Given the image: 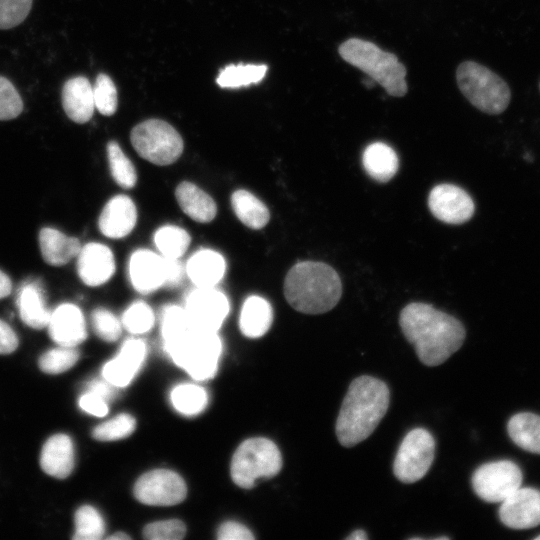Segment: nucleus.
Here are the masks:
<instances>
[{
  "label": "nucleus",
  "mask_w": 540,
  "mask_h": 540,
  "mask_svg": "<svg viewBox=\"0 0 540 540\" xmlns=\"http://www.w3.org/2000/svg\"><path fill=\"white\" fill-rule=\"evenodd\" d=\"M399 323L418 358L427 366L445 362L459 350L465 339V329L458 319L426 303L406 305L400 313Z\"/></svg>",
  "instance_id": "1"
},
{
  "label": "nucleus",
  "mask_w": 540,
  "mask_h": 540,
  "mask_svg": "<svg viewBox=\"0 0 540 540\" xmlns=\"http://www.w3.org/2000/svg\"><path fill=\"white\" fill-rule=\"evenodd\" d=\"M390 392L387 385L371 376L354 379L348 388L336 421V436L344 447L368 438L385 416Z\"/></svg>",
  "instance_id": "2"
},
{
  "label": "nucleus",
  "mask_w": 540,
  "mask_h": 540,
  "mask_svg": "<svg viewBox=\"0 0 540 540\" xmlns=\"http://www.w3.org/2000/svg\"><path fill=\"white\" fill-rule=\"evenodd\" d=\"M283 291L287 302L296 311L321 314L338 303L342 284L331 266L323 262L301 261L288 271Z\"/></svg>",
  "instance_id": "3"
},
{
  "label": "nucleus",
  "mask_w": 540,
  "mask_h": 540,
  "mask_svg": "<svg viewBox=\"0 0 540 540\" xmlns=\"http://www.w3.org/2000/svg\"><path fill=\"white\" fill-rule=\"evenodd\" d=\"M338 53L345 62L380 84L388 95L403 97L407 93V70L395 54L359 38L344 41L338 47Z\"/></svg>",
  "instance_id": "4"
},
{
  "label": "nucleus",
  "mask_w": 540,
  "mask_h": 540,
  "mask_svg": "<svg viewBox=\"0 0 540 540\" xmlns=\"http://www.w3.org/2000/svg\"><path fill=\"white\" fill-rule=\"evenodd\" d=\"M164 350L173 362L196 380L212 378L218 367L222 343L217 332L191 327Z\"/></svg>",
  "instance_id": "5"
},
{
  "label": "nucleus",
  "mask_w": 540,
  "mask_h": 540,
  "mask_svg": "<svg viewBox=\"0 0 540 540\" xmlns=\"http://www.w3.org/2000/svg\"><path fill=\"white\" fill-rule=\"evenodd\" d=\"M456 81L467 100L484 113L501 114L510 103L511 91L507 83L477 62H462L456 70Z\"/></svg>",
  "instance_id": "6"
},
{
  "label": "nucleus",
  "mask_w": 540,
  "mask_h": 540,
  "mask_svg": "<svg viewBox=\"0 0 540 540\" xmlns=\"http://www.w3.org/2000/svg\"><path fill=\"white\" fill-rule=\"evenodd\" d=\"M281 467V453L274 442L262 437L250 438L233 455L231 477L239 487L249 489L258 480L278 474Z\"/></svg>",
  "instance_id": "7"
},
{
  "label": "nucleus",
  "mask_w": 540,
  "mask_h": 540,
  "mask_svg": "<svg viewBox=\"0 0 540 540\" xmlns=\"http://www.w3.org/2000/svg\"><path fill=\"white\" fill-rule=\"evenodd\" d=\"M130 140L142 158L160 166L174 163L184 148L177 130L160 119H148L136 125L131 130Z\"/></svg>",
  "instance_id": "8"
},
{
  "label": "nucleus",
  "mask_w": 540,
  "mask_h": 540,
  "mask_svg": "<svg viewBox=\"0 0 540 540\" xmlns=\"http://www.w3.org/2000/svg\"><path fill=\"white\" fill-rule=\"evenodd\" d=\"M435 451L433 436L426 429L411 430L403 439L397 451L393 471L403 483H414L428 472Z\"/></svg>",
  "instance_id": "9"
},
{
  "label": "nucleus",
  "mask_w": 540,
  "mask_h": 540,
  "mask_svg": "<svg viewBox=\"0 0 540 540\" xmlns=\"http://www.w3.org/2000/svg\"><path fill=\"white\" fill-rule=\"evenodd\" d=\"M521 483L522 471L510 460L483 464L472 476V487L475 493L489 503L502 502L520 488Z\"/></svg>",
  "instance_id": "10"
},
{
  "label": "nucleus",
  "mask_w": 540,
  "mask_h": 540,
  "mask_svg": "<svg viewBox=\"0 0 540 540\" xmlns=\"http://www.w3.org/2000/svg\"><path fill=\"white\" fill-rule=\"evenodd\" d=\"M185 312L197 329L217 332L229 313V302L215 287H197L185 298Z\"/></svg>",
  "instance_id": "11"
},
{
  "label": "nucleus",
  "mask_w": 540,
  "mask_h": 540,
  "mask_svg": "<svg viewBox=\"0 0 540 540\" xmlns=\"http://www.w3.org/2000/svg\"><path fill=\"white\" fill-rule=\"evenodd\" d=\"M135 498L146 505L171 506L182 502L187 493L184 480L166 469L143 474L134 485Z\"/></svg>",
  "instance_id": "12"
},
{
  "label": "nucleus",
  "mask_w": 540,
  "mask_h": 540,
  "mask_svg": "<svg viewBox=\"0 0 540 540\" xmlns=\"http://www.w3.org/2000/svg\"><path fill=\"white\" fill-rule=\"evenodd\" d=\"M428 206L434 217L448 224L467 222L475 210L470 195L453 184H439L432 188Z\"/></svg>",
  "instance_id": "13"
},
{
  "label": "nucleus",
  "mask_w": 540,
  "mask_h": 540,
  "mask_svg": "<svg viewBox=\"0 0 540 540\" xmlns=\"http://www.w3.org/2000/svg\"><path fill=\"white\" fill-rule=\"evenodd\" d=\"M501 522L512 529H528L540 524V491L518 488L501 502Z\"/></svg>",
  "instance_id": "14"
},
{
  "label": "nucleus",
  "mask_w": 540,
  "mask_h": 540,
  "mask_svg": "<svg viewBox=\"0 0 540 540\" xmlns=\"http://www.w3.org/2000/svg\"><path fill=\"white\" fill-rule=\"evenodd\" d=\"M167 258L148 249L133 252L129 260V277L135 290L142 294L167 284Z\"/></svg>",
  "instance_id": "15"
},
{
  "label": "nucleus",
  "mask_w": 540,
  "mask_h": 540,
  "mask_svg": "<svg viewBox=\"0 0 540 540\" xmlns=\"http://www.w3.org/2000/svg\"><path fill=\"white\" fill-rule=\"evenodd\" d=\"M50 338L63 347H76L87 337L86 323L81 309L72 303L57 306L48 322Z\"/></svg>",
  "instance_id": "16"
},
{
  "label": "nucleus",
  "mask_w": 540,
  "mask_h": 540,
  "mask_svg": "<svg viewBox=\"0 0 540 540\" xmlns=\"http://www.w3.org/2000/svg\"><path fill=\"white\" fill-rule=\"evenodd\" d=\"M146 357V344L142 339L129 338L115 358L102 369V376L117 388L127 386L139 371Z\"/></svg>",
  "instance_id": "17"
},
{
  "label": "nucleus",
  "mask_w": 540,
  "mask_h": 540,
  "mask_svg": "<svg viewBox=\"0 0 540 540\" xmlns=\"http://www.w3.org/2000/svg\"><path fill=\"white\" fill-rule=\"evenodd\" d=\"M115 260L112 251L100 243H88L77 255V272L88 286H100L114 274Z\"/></svg>",
  "instance_id": "18"
},
{
  "label": "nucleus",
  "mask_w": 540,
  "mask_h": 540,
  "mask_svg": "<svg viewBox=\"0 0 540 540\" xmlns=\"http://www.w3.org/2000/svg\"><path fill=\"white\" fill-rule=\"evenodd\" d=\"M137 222V210L134 202L126 195H116L111 198L98 219L101 233L112 239L127 236Z\"/></svg>",
  "instance_id": "19"
},
{
  "label": "nucleus",
  "mask_w": 540,
  "mask_h": 540,
  "mask_svg": "<svg viewBox=\"0 0 540 540\" xmlns=\"http://www.w3.org/2000/svg\"><path fill=\"white\" fill-rule=\"evenodd\" d=\"M74 444L66 434H55L49 437L40 453L41 469L49 476L57 479L67 478L74 468Z\"/></svg>",
  "instance_id": "20"
},
{
  "label": "nucleus",
  "mask_w": 540,
  "mask_h": 540,
  "mask_svg": "<svg viewBox=\"0 0 540 540\" xmlns=\"http://www.w3.org/2000/svg\"><path fill=\"white\" fill-rule=\"evenodd\" d=\"M62 106L67 116L74 122H88L94 112L93 85L83 76L67 80L62 88Z\"/></svg>",
  "instance_id": "21"
},
{
  "label": "nucleus",
  "mask_w": 540,
  "mask_h": 540,
  "mask_svg": "<svg viewBox=\"0 0 540 540\" xmlns=\"http://www.w3.org/2000/svg\"><path fill=\"white\" fill-rule=\"evenodd\" d=\"M20 318L33 329L47 327L51 312L47 308L45 291L39 280L24 282L17 295Z\"/></svg>",
  "instance_id": "22"
},
{
  "label": "nucleus",
  "mask_w": 540,
  "mask_h": 540,
  "mask_svg": "<svg viewBox=\"0 0 540 540\" xmlns=\"http://www.w3.org/2000/svg\"><path fill=\"white\" fill-rule=\"evenodd\" d=\"M186 274L197 287H215L226 270L224 257L211 249L196 251L185 265Z\"/></svg>",
  "instance_id": "23"
},
{
  "label": "nucleus",
  "mask_w": 540,
  "mask_h": 540,
  "mask_svg": "<svg viewBox=\"0 0 540 540\" xmlns=\"http://www.w3.org/2000/svg\"><path fill=\"white\" fill-rule=\"evenodd\" d=\"M39 246L44 261L51 266H63L77 257L81 245L76 237H70L52 227H44L39 233Z\"/></svg>",
  "instance_id": "24"
},
{
  "label": "nucleus",
  "mask_w": 540,
  "mask_h": 540,
  "mask_svg": "<svg viewBox=\"0 0 540 540\" xmlns=\"http://www.w3.org/2000/svg\"><path fill=\"white\" fill-rule=\"evenodd\" d=\"M175 197L182 211L196 222L208 223L216 216L217 206L212 197L189 181L178 184Z\"/></svg>",
  "instance_id": "25"
},
{
  "label": "nucleus",
  "mask_w": 540,
  "mask_h": 540,
  "mask_svg": "<svg viewBox=\"0 0 540 540\" xmlns=\"http://www.w3.org/2000/svg\"><path fill=\"white\" fill-rule=\"evenodd\" d=\"M272 321V306L265 298L257 295L246 298L239 317V328L243 335L259 338L266 334Z\"/></svg>",
  "instance_id": "26"
},
{
  "label": "nucleus",
  "mask_w": 540,
  "mask_h": 540,
  "mask_svg": "<svg viewBox=\"0 0 540 540\" xmlns=\"http://www.w3.org/2000/svg\"><path fill=\"white\" fill-rule=\"evenodd\" d=\"M366 173L374 180L387 182L394 177L399 167L396 152L383 142L368 145L362 155Z\"/></svg>",
  "instance_id": "27"
},
{
  "label": "nucleus",
  "mask_w": 540,
  "mask_h": 540,
  "mask_svg": "<svg viewBox=\"0 0 540 540\" xmlns=\"http://www.w3.org/2000/svg\"><path fill=\"white\" fill-rule=\"evenodd\" d=\"M507 430L512 441L525 451L540 454V416L522 412L512 416Z\"/></svg>",
  "instance_id": "28"
},
{
  "label": "nucleus",
  "mask_w": 540,
  "mask_h": 540,
  "mask_svg": "<svg viewBox=\"0 0 540 540\" xmlns=\"http://www.w3.org/2000/svg\"><path fill=\"white\" fill-rule=\"evenodd\" d=\"M231 206L237 218L251 229L263 228L270 219L266 205L247 190L233 192Z\"/></svg>",
  "instance_id": "29"
},
{
  "label": "nucleus",
  "mask_w": 540,
  "mask_h": 540,
  "mask_svg": "<svg viewBox=\"0 0 540 540\" xmlns=\"http://www.w3.org/2000/svg\"><path fill=\"white\" fill-rule=\"evenodd\" d=\"M266 72L263 64H230L220 70L216 82L222 88H239L260 82Z\"/></svg>",
  "instance_id": "30"
},
{
  "label": "nucleus",
  "mask_w": 540,
  "mask_h": 540,
  "mask_svg": "<svg viewBox=\"0 0 540 540\" xmlns=\"http://www.w3.org/2000/svg\"><path fill=\"white\" fill-rule=\"evenodd\" d=\"M170 399L174 408L181 414L193 416L201 413L208 402L207 392L198 385L180 384L171 391Z\"/></svg>",
  "instance_id": "31"
},
{
  "label": "nucleus",
  "mask_w": 540,
  "mask_h": 540,
  "mask_svg": "<svg viewBox=\"0 0 540 540\" xmlns=\"http://www.w3.org/2000/svg\"><path fill=\"white\" fill-rule=\"evenodd\" d=\"M153 239L162 256L174 259L184 255L191 241L186 230L174 225L160 227Z\"/></svg>",
  "instance_id": "32"
},
{
  "label": "nucleus",
  "mask_w": 540,
  "mask_h": 540,
  "mask_svg": "<svg viewBox=\"0 0 540 540\" xmlns=\"http://www.w3.org/2000/svg\"><path fill=\"white\" fill-rule=\"evenodd\" d=\"M107 158L114 181L125 189L133 188L137 182V174L133 163L124 154L116 141L107 144Z\"/></svg>",
  "instance_id": "33"
},
{
  "label": "nucleus",
  "mask_w": 540,
  "mask_h": 540,
  "mask_svg": "<svg viewBox=\"0 0 540 540\" xmlns=\"http://www.w3.org/2000/svg\"><path fill=\"white\" fill-rule=\"evenodd\" d=\"M74 540H99L105 533V524L101 514L90 505L79 507L74 515Z\"/></svg>",
  "instance_id": "34"
},
{
  "label": "nucleus",
  "mask_w": 540,
  "mask_h": 540,
  "mask_svg": "<svg viewBox=\"0 0 540 540\" xmlns=\"http://www.w3.org/2000/svg\"><path fill=\"white\" fill-rule=\"evenodd\" d=\"M160 323L163 345L175 341L192 327L184 307L173 304L162 308Z\"/></svg>",
  "instance_id": "35"
},
{
  "label": "nucleus",
  "mask_w": 540,
  "mask_h": 540,
  "mask_svg": "<svg viewBox=\"0 0 540 540\" xmlns=\"http://www.w3.org/2000/svg\"><path fill=\"white\" fill-rule=\"evenodd\" d=\"M79 356L75 347L58 346L43 353L39 357L38 366L46 374H60L72 368Z\"/></svg>",
  "instance_id": "36"
},
{
  "label": "nucleus",
  "mask_w": 540,
  "mask_h": 540,
  "mask_svg": "<svg viewBox=\"0 0 540 540\" xmlns=\"http://www.w3.org/2000/svg\"><path fill=\"white\" fill-rule=\"evenodd\" d=\"M154 321L152 308L143 301H136L123 313L121 324L132 334H143L153 327Z\"/></svg>",
  "instance_id": "37"
},
{
  "label": "nucleus",
  "mask_w": 540,
  "mask_h": 540,
  "mask_svg": "<svg viewBox=\"0 0 540 540\" xmlns=\"http://www.w3.org/2000/svg\"><path fill=\"white\" fill-rule=\"evenodd\" d=\"M135 419L126 413L101 423L92 431V437L98 441H114L128 437L135 430Z\"/></svg>",
  "instance_id": "38"
},
{
  "label": "nucleus",
  "mask_w": 540,
  "mask_h": 540,
  "mask_svg": "<svg viewBox=\"0 0 540 540\" xmlns=\"http://www.w3.org/2000/svg\"><path fill=\"white\" fill-rule=\"evenodd\" d=\"M95 108L105 116L115 113L118 105L117 89L112 79L100 73L93 85Z\"/></svg>",
  "instance_id": "39"
},
{
  "label": "nucleus",
  "mask_w": 540,
  "mask_h": 540,
  "mask_svg": "<svg viewBox=\"0 0 540 540\" xmlns=\"http://www.w3.org/2000/svg\"><path fill=\"white\" fill-rule=\"evenodd\" d=\"M92 327L96 335L104 341H116L122 331L119 319L109 310L95 309L91 314Z\"/></svg>",
  "instance_id": "40"
},
{
  "label": "nucleus",
  "mask_w": 540,
  "mask_h": 540,
  "mask_svg": "<svg viewBox=\"0 0 540 540\" xmlns=\"http://www.w3.org/2000/svg\"><path fill=\"white\" fill-rule=\"evenodd\" d=\"M23 111V101L13 86L5 77L0 76V120H11Z\"/></svg>",
  "instance_id": "41"
},
{
  "label": "nucleus",
  "mask_w": 540,
  "mask_h": 540,
  "mask_svg": "<svg viewBox=\"0 0 540 540\" xmlns=\"http://www.w3.org/2000/svg\"><path fill=\"white\" fill-rule=\"evenodd\" d=\"M33 0H0V29H11L28 16Z\"/></svg>",
  "instance_id": "42"
},
{
  "label": "nucleus",
  "mask_w": 540,
  "mask_h": 540,
  "mask_svg": "<svg viewBox=\"0 0 540 540\" xmlns=\"http://www.w3.org/2000/svg\"><path fill=\"white\" fill-rule=\"evenodd\" d=\"M185 525L177 519L156 521L148 524L143 535L149 540H179L184 537Z\"/></svg>",
  "instance_id": "43"
},
{
  "label": "nucleus",
  "mask_w": 540,
  "mask_h": 540,
  "mask_svg": "<svg viewBox=\"0 0 540 540\" xmlns=\"http://www.w3.org/2000/svg\"><path fill=\"white\" fill-rule=\"evenodd\" d=\"M79 407L97 417H103L108 413L107 401L100 395L90 391H86L81 395Z\"/></svg>",
  "instance_id": "44"
},
{
  "label": "nucleus",
  "mask_w": 540,
  "mask_h": 540,
  "mask_svg": "<svg viewBox=\"0 0 540 540\" xmlns=\"http://www.w3.org/2000/svg\"><path fill=\"white\" fill-rule=\"evenodd\" d=\"M220 540H251L254 538L251 531L240 523L229 521L223 523L217 533Z\"/></svg>",
  "instance_id": "45"
},
{
  "label": "nucleus",
  "mask_w": 540,
  "mask_h": 540,
  "mask_svg": "<svg viewBox=\"0 0 540 540\" xmlns=\"http://www.w3.org/2000/svg\"><path fill=\"white\" fill-rule=\"evenodd\" d=\"M19 344L15 331L5 321L0 319V355L14 352Z\"/></svg>",
  "instance_id": "46"
},
{
  "label": "nucleus",
  "mask_w": 540,
  "mask_h": 540,
  "mask_svg": "<svg viewBox=\"0 0 540 540\" xmlns=\"http://www.w3.org/2000/svg\"><path fill=\"white\" fill-rule=\"evenodd\" d=\"M116 388L103 378V380L95 379L89 382L86 386V391L94 392L103 397L107 402L112 400L116 394Z\"/></svg>",
  "instance_id": "47"
},
{
  "label": "nucleus",
  "mask_w": 540,
  "mask_h": 540,
  "mask_svg": "<svg viewBox=\"0 0 540 540\" xmlns=\"http://www.w3.org/2000/svg\"><path fill=\"white\" fill-rule=\"evenodd\" d=\"M12 291V282L9 276L0 270V299L10 295Z\"/></svg>",
  "instance_id": "48"
},
{
  "label": "nucleus",
  "mask_w": 540,
  "mask_h": 540,
  "mask_svg": "<svg viewBox=\"0 0 540 540\" xmlns=\"http://www.w3.org/2000/svg\"><path fill=\"white\" fill-rule=\"evenodd\" d=\"M368 536L363 530H355L349 536L346 537L347 540H364Z\"/></svg>",
  "instance_id": "49"
},
{
  "label": "nucleus",
  "mask_w": 540,
  "mask_h": 540,
  "mask_svg": "<svg viewBox=\"0 0 540 540\" xmlns=\"http://www.w3.org/2000/svg\"><path fill=\"white\" fill-rule=\"evenodd\" d=\"M108 539L109 540H125V539H130V536H128L124 532H117L116 534L109 536Z\"/></svg>",
  "instance_id": "50"
},
{
  "label": "nucleus",
  "mask_w": 540,
  "mask_h": 540,
  "mask_svg": "<svg viewBox=\"0 0 540 540\" xmlns=\"http://www.w3.org/2000/svg\"><path fill=\"white\" fill-rule=\"evenodd\" d=\"M374 82L375 81L370 77H369V79L363 80V84H365L367 88L373 87Z\"/></svg>",
  "instance_id": "51"
},
{
  "label": "nucleus",
  "mask_w": 540,
  "mask_h": 540,
  "mask_svg": "<svg viewBox=\"0 0 540 540\" xmlns=\"http://www.w3.org/2000/svg\"><path fill=\"white\" fill-rule=\"evenodd\" d=\"M534 539L535 540H540V535L536 536Z\"/></svg>",
  "instance_id": "52"
},
{
  "label": "nucleus",
  "mask_w": 540,
  "mask_h": 540,
  "mask_svg": "<svg viewBox=\"0 0 540 540\" xmlns=\"http://www.w3.org/2000/svg\"><path fill=\"white\" fill-rule=\"evenodd\" d=\"M539 88H540V84H539Z\"/></svg>",
  "instance_id": "53"
}]
</instances>
